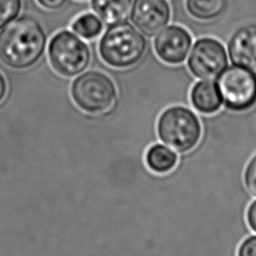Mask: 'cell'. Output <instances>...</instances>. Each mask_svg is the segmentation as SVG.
I'll return each instance as SVG.
<instances>
[{"instance_id": "obj_12", "label": "cell", "mask_w": 256, "mask_h": 256, "mask_svg": "<svg viewBox=\"0 0 256 256\" xmlns=\"http://www.w3.org/2000/svg\"><path fill=\"white\" fill-rule=\"evenodd\" d=\"M132 0H91V6L98 17L107 24L124 21L131 9Z\"/></svg>"}, {"instance_id": "obj_15", "label": "cell", "mask_w": 256, "mask_h": 256, "mask_svg": "<svg viewBox=\"0 0 256 256\" xmlns=\"http://www.w3.org/2000/svg\"><path fill=\"white\" fill-rule=\"evenodd\" d=\"M103 28L101 19L94 14L86 13L80 15L72 23V30L80 37L92 39L97 37Z\"/></svg>"}, {"instance_id": "obj_2", "label": "cell", "mask_w": 256, "mask_h": 256, "mask_svg": "<svg viewBox=\"0 0 256 256\" xmlns=\"http://www.w3.org/2000/svg\"><path fill=\"white\" fill-rule=\"evenodd\" d=\"M146 49L144 36L130 23L112 24L99 43L101 58L115 68H126L137 63Z\"/></svg>"}, {"instance_id": "obj_1", "label": "cell", "mask_w": 256, "mask_h": 256, "mask_svg": "<svg viewBox=\"0 0 256 256\" xmlns=\"http://www.w3.org/2000/svg\"><path fill=\"white\" fill-rule=\"evenodd\" d=\"M46 46V35L33 18L11 20L0 32V58L9 67L24 69L35 64Z\"/></svg>"}, {"instance_id": "obj_10", "label": "cell", "mask_w": 256, "mask_h": 256, "mask_svg": "<svg viewBox=\"0 0 256 256\" xmlns=\"http://www.w3.org/2000/svg\"><path fill=\"white\" fill-rule=\"evenodd\" d=\"M228 50L234 65L256 75V25H247L237 30L229 42Z\"/></svg>"}, {"instance_id": "obj_18", "label": "cell", "mask_w": 256, "mask_h": 256, "mask_svg": "<svg viewBox=\"0 0 256 256\" xmlns=\"http://www.w3.org/2000/svg\"><path fill=\"white\" fill-rule=\"evenodd\" d=\"M237 256H256V235L243 240L238 248Z\"/></svg>"}, {"instance_id": "obj_21", "label": "cell", "mask_w": 256, "mask_h": 256, "mask_svg": "<svg viewBox=\"0 0 256 256\" xmlns=\"http://www.w3.org/2000/svg\"><path fill=\"white\" fill-rule=\"evenodd\" d=\"M6 90H7L6 81H5L4 77L0 74V101L4 98V96L6 94Z\"/></svg>"}, {"instance_id": "obj_11", "label": "cell", "mask_w": 256, "mask_h": 256, "mask_svg": "<svg viewBox=\"0 0 256 256\" xmlns=\"http://www.w3.org/2000/svg\"><path fill=\"white\" fill-rule=\"evenodd\" d=\"M191 102L199 112L205 114L216 112L222 104L217 85L208 80L197 82L193 86Z\"/></svg>"}, {"instance_id": "obj_5", "label": "cell", "mask_w": 256, "mask_h": 256, "mask_svg": "<svg viewBox=\"0 0 256 256\" xmlns=\"http://www.w3.org/2000/svg\"><path fill=\"white\" fill-rule=\"evenodd\" d=\"M48 57L57 73L72 77L86 69L90 62V51L78 36L64 30L50 41Z\"/></svg>"}, {"instance_id": "obj_3", "label": "cell", "mask_w": 256, "mask_h": 256, "mask_svg": "<svg viewBox=\"0 0 256 256\" xmlns=\"http://www.w3.org/2000/svg\"><path fill=\"white\" fill-rule=\"evenodd\" d=\"M157 132L163 143L180 153H185L198 144L202 129L193 111L183 106H172L160 115Z\"/></svg>"}, {"instance_id": "obj_7", "label": "cell", "mask_w": 256, "mask_h": 256, "mask_svg": "<svg viewBox=\"0 0 256 256\" xmlns=\"http://www.w3.org/2000/svg\"><path fill=\"white\" fill-rule=\"evenodd\" d=\"M226 65L227 55L224 47L212 38L198 40L188 57V67L192 74L204 80L217 78Z\"/></svg>"}, {"instance_id": "obj_4", "label": "cell", "mask_w": 256, "mask_h": 256, "mask_svg": "<svg viewBox=\"0 0 256 256\" xmlns=\"http://www.w3.org/2000/svg\"><path fill=\"white\" fill-rule=\"evenodd\" d=\"M71 96L75 104L90 114L103 113L111 108L116 98L113 81L96 70L84 72L72 83Z\"/></svg>"}, {"instance_id": "obj_17", "label": "cell", "mask_w": 256, "mask_h": 256, "mask_svg": "<svg viewBox=\"0 0 256 256\" xmlns=\"http://www.w3.org/2000/svg\"><path fill=\"white\" fill-rule=\"evenodd\" d=\"M244 184L247 190L256 196V154L250 159L244 170Z\"/></svg>"}, {"instance_id": "obj_14", "label": "cell", "mask_w": 256, "mask_h": 256, "mask_svg": "<svg viewBox=\"0 0 256 256\" xmlns=\"http://www.w3.org/2000/svg\"><path fill=\"white\" fill-rule=\"evenodd\" d=\"M188 12L195 18L209 20L218 17L226 8V0H186Z\"/></svg>"}, {"instance_id": "obj_13", "label": "cell", "mask_w": 256, "mask_h": 256, "mask_svg": "<svg viewBox=\"0 0 256 256\" xmlns=\"http://www.w3.org/2000/svg\"><path fill=\"white\" fill-rule=\"evenodd\" d=\"M148 167L159 174L171 171L177 163V155L162 144L151 146L145 156Z\"/></svg>"}, {"instance_id": "obj_16", "label": "cell", "mask_w": 256, "mask_h": 256, "mask_svg": "<svg viewBox=\"0 0 256 256\" xmlns=\"http://www.w3.org/2000/svg\"><path fill=\"white\" fill-rule=\"evenodd\" d=\"M20 7V0H0V28L18 15Z\"/></svg>"}, {"instance_id": "obj_20", "label": "cell", "mask_w": 256, "mask_h": 256, "mask_svg": "<svg viewBox=\"0 0 256 256\" xmlns=\"http://www.w3.org/2000/svg\"><path fill=\"white\" fill-rule=\"evenodd\" d=\"M37 1L44 8L51 9V10L59 9L66 2V0H37Z\"/></svg>"}, {"instance_id": "obj_8", "label": "cell", "mask_w": 256, "mask_h": 256, "mask_svg": "<svg viewBox=\"0 0 256 256\" xmlns=\"http://www.w3.org/2000/svg\"><path fill=\"white\" fill-rule=\"evenodd\" d=\"M131 7L132 22L147 36L157 34L169 22L170 7L165 0H134Z\"/></svg>"}, {"instance_id": "obj_9", "label": "cell", "mask_w": 256, "mask_h": 256, "mask_svg": "<svg viewBox=\"0 0 256 256\" xmlns=\"http://www.w3.org/2000/svg\"><path fill=\"white\" fill-rule=\"evenodd\" d=\"M191 36L182 27L171 25L157 33L154 48L158 57L168 64L183 62L191 47Z\"/></svg>"}, {"instance_id": "obj_6", "label": "cell", "mask_w": 256, "mask_h": 256, "mask_svg": "<svg viewBox=\"0 0 256 256\" xmlns=\"http://www.w3.org/2000/svg\"><path fill=\"white\" fill-rule=\"evenodd\" d=\"M217 88L222 103L232 111H245L256 102V76L249 70L234 65L218 76Z\"/></svg>"}, {"instance_id": "obj_19", "label": "cell", "mask_w": 256, "mask_h": 256, "mask_svg": "<svg viewBox=\"0 0 256 256\" xmlns=\"http://www.w3.org/2000/svg\"><path fill=\"white\" fill-rule=\"evenodd\" d=\"M246 220L249 227L256 232V200H254L248 207L246 212Z\"/></svg>"}]
</instances>
